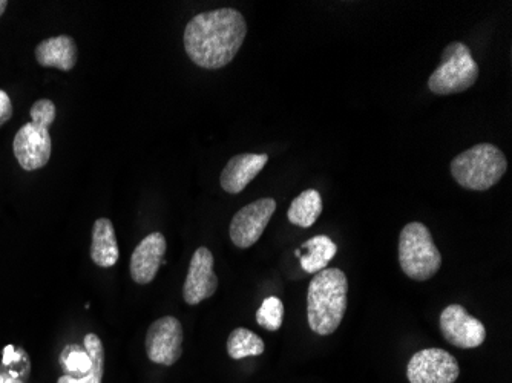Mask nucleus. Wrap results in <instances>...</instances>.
Instances as JSON below:
<instances>
[{"label": "nucleus", "mask_w": 512, "mask_h": 383, "mask_svg": "<svg viewBox=\"0 0 512 383\" xmlns=\"http://www.w3.org/2000/svg\"><path fill=\"white\" fill-rule=\"evenodd\" d=\"M247 36L243 14L218 8L192 17L184 30V50L203 69H221L237 56Z\"/></svg>", "instance_id": "1"}, {"label": "nucleus", "mask_w": 512, "mask_h": 383, "mask_svg": "<svg viewBox=\"0 0 512 383\" xmlns=\"http://www.w3.org/2000/svg\"><path fill=\"white\" fill-rule=\"evenodd\" d=\"M348 279L342 270L324 269L310 281L307 292V319L319 336L338 330L347 311Z\"/></svg>", "instance_id": "2"}, {"label": "nucleus", "mask_w": 512, "mask_h": 383, "mask_svg": "<svg viewBox=\"0 0 512 383\" xmlns=\"http://www.w3.org/2000/svg\"><path fill=\"white\" fill-rule=\"evenodd\" d=\"M56 105L51 100H37L31 106V122L17 131L13 141L14 157L25 171H37L51 158L50 126L56 120Z\"/></svg>", "instance_id": "3"}, {"label": "nucleus", "mask_w": 512, "mask_h": 383, "mask_svg": "<svg viewBox=\"0 0 512 383\" xmlns=\"http://www.w3.org/2000/svg\"><path fill=\"white\" fill-rule=\"evenodd\" d=\"M508 169V160L497 146L480 143L451 161V175L468 190H488L496 186Z\"/></svg>", "instance_id": "4"}, {"label": "nucleus", "mask_w": 512, "mask_h": 383, "mask_svg": "<svg viewBox=\"0 0 512 383\" xmlns=\"http://www.w3.org/2000/svg\"><path fill=\"white\" fill-rule=\"evenodd\" d=\"M399 264L413 281H428L442 267V255L430 230L422 223H410L399 236Z\"/></svg>", "instance_id": "5"}, {"label": "nucleus", "mask_w": 512, "mask_h": 383, "mask_svg": "<svg viewBox=\"0 0 512 383\" xmlns=\"http://www.w3.org/2000/svg\"><path fill=\"white\" fill-rule=\"evenodd\" d=\"M479 63L465 43L453 42L445 48L436 71L428 79V88L436 95L459 94L476 85Z\"/></svg>", "instance_id": "6"}, {"label": "nucleus", "mask_w": 512, "mask_h": 383, "mask_svg": "<svg viewBox=\"0 0 512 383\" xmlns=\"http://www.w3.org/2000/svg\"><path fill=\"white\" fill-rule=\"evenodd\" d=\"M459 362L442 348L417 351L407 367L410 383H454L459 379Z\"/></svg>", "instance_id": "7"}, {"label": "nucleus", "mask_w": 512, "mask_h": 383, "mask_svg": "<svg viewBox=\"0 0 512 383\" xmlns=\"http://www.w3.org/2000/svg\"><path fill=\"white\" fill-rule=\"evenodd\" d=\"M183 325L174 316L157 319L146 333V354L154 364L172 367L183 354Z\"/></svg>", "instance_id": "8"}, {"label": "nucleus", "mask_w": 512, "mask_h": 383, "mask_svg": "<svg viewBox=\"0 0 512 383\" xmlns=\"http://www.w3.org/2000/svg\"><path fill=\"white\" fill-rule=\"evenodd\" d=\"M276 210V201L273 198H261L247 204L238 210L230 223V239L238 249H249L263 236L264 230L269 226L273 213Z\"/></svg>", "instance_id": "9"}, {"label": "nucleus", "mask_w": 512, "mask_h": 383, "mask_svg": "<svg viewBox=\"0 0 512 383\" xmlns=\"http://www.w3.org/2000/svg\"><path fill=\"white\" fill-rule=\"evenodd\" d=\"M440 331L445 341L462 350L479 348L485 342L486 328L459 304L448 305L440 313Z\"/></svg>", "instance_id": "10"}, {"label": "nucleus", "mask_w": 512, "mask_h": 383, "mask_svg": "<svg viewBox=\"0 0 512 383\" xmlns=\"http://www.w3.org/2000/svg\"><path fill=\"white\" fill-rule=\"evenodd\" d=\"M214 262V255L207 247L195 250L184 281L183 298L186 304L198 305L215 295L218 276L214 272Z\"/></svg>", "instance_id": "11"}, {"label": "nucleus", "mask_w": 512, "mask_h": 383, "mask_svg": "<svg viewBox=\"0 0 512 383\" xmlns=\"http://www.w3.org/2000/svg\"><path fill=\"white\" fill-rule=\"evenodd\" d=\"M168 243L163 233H149L146 238L142 239V243L135 247L131 256V278L135 284L148 285L154 281L160 270L161 264H165V258Z\"/></svg>", "instance_id": "12"}, {"label": "nucleus", "mask_w": 512, "mask_h": 383, "mask_svg": "<svg viewBox=\"0 0 512 383\" xmlns=\"http://www.w3.org/2000/svg\"><path fill=\"white\" fill-rule=\"evenodd\" d=\"M267 163H269L267 154L235 155L234 158H230L224 171L221 172V189L226 190L227 194H240L258 177Z\"/></svg>", "instance_id": "13"}, {"label": "nucleus", "mask_w": 512, "mask_h": 383, "mask_svg": "<svg viewBox=\"0 0 512 383\" xmlns=\"http://www.w3.org/2000/svg\"><path fill=\"white\" fill-rule=\"evenodd\" d=\"M76 40L71 36L50 37L37 45L36 60L43 68L71 71L77 63Z\"/></svg>", "instance_id": "14"}, {"label": "nucleus", "mask_w": 512, "mask_h": 383, "mask_svg": "<svg viewBox=\"0 0 512 383\" xmlns=\"http://www.w3.org/2000/svg\"><path fill=\"white\" fill-rule=\"evenodd\" d=\"M119 256V243H117L114 224L108 218H99L92 226V262L102 269H109L117 264Z\"/></svg>", "instance_id": "15"}, {"label": "nucleus", "mask_w": 512, "mask_h": 383, "mask_svg": "<svg viewBox=\"0 0 512 383\" xmlns=\"http://www.w3.org/2000/svg\"><path fill=\"white\" fill-rule=\"evenodd\" d=\"M336 252H338V246L333 243L332 238L316 235L302 244L301 249L296 250L295 255L301 261L304 272L316 275L329 266V262L335 258Z\"/></svg>", "instance_id": "16"}, {"label": "nucleus", "mask_w": 512, "mask_h": 383, "mask_svg": "<svg viewBox=\"0 0 512 383\" xmlns=\"http://www.w3.org/2000/svg\"><path fill=\"white\" fill-rule=\"evenodd\" d=\"M322 213V198L318 190L307 189L290 204L287 218L293 226L309 229L318 221Z\"/></svg>", "instance_id": "17"}, {"label": "nucleus", "mask_w": 512, "mask_h": 383, "mask_svg": "<svg viewBox=\"0 0 512 383\" xmlns=\"http://www.w3.org/2000/svg\"><path fill=\"white\" fill-rule=\"evenodd\" d=\"M264 350H266V345H264L263 339L247 328H235L227 339V353L234 361L261 356Z\"/></svg>", "instance_id": "18"}, {"label": "nucleus", "mask_w": 512, "mask_h": 383, "mask_svg": "<svg viewBox=\"0 0 512 383\" xmlns=\"http://www.w3.org/2000/svg\"><path fill=\"white\" fill-rule=\"evenodd\" d=\"M85 348L92 361L91 373L80 379L63 374L57 383H102L103 373H105V348H103L102 339L94 333L86 334Z\"/></svg>", "instance_id": "19"}, {"label": "nucleus", "mask_w": 512, "mask_h": 383, "mask_svg": "<svg viewBox=\"0 0 512 383\" xmlns=\"http://www.w3.org/2000/svg\"><path fill=\"white\" fill-rule=\"evenodd\" d=\"M30 368V359L25 350L7 345L4 361L0 364V383H25Z\"/></svg>", "instance_id": "20"}, {"label": "nucleus", "mask_w": 512, "mask_h": 383, "mask_svg": "<svg viewBox=\"0 0 512 383\" xmlns=\"http://www.w3.org/2000/svg\"><path fill=\"white\" fill-rule=\"evenodd\" d=\"M60 365L68 376L80 377L88 376L92 371V361L86 348L80 345H66L65 350L60 354Z\"/></svg>", "instance_id": "21"}, {"label": "nucleus", "mask_w": 512, "mask_h": 383, "mask_svg": "<svg viewBox=\"0 0 512 383\" xmlns=\"http://www.w3.org/2000/svg\"><path fill=\"white\" fill-rule=\"evenodd\" d=\"M284 321V305L276 296L264 299L256 311V322L267 331H278Z\"/></svg>", "instance_id": "22"}, {"label": "nucleus", "mask_w": 512, "mask_h": 383, "mask_svg": "<svg viewBox=\"0 0 512 383\" xmlns=\"http://www.w3.org/2000/svg\"><path fill=\"white\" fill-rule=\"evenodd\" d=\"M11 117H13V102L10 95L0 89V126L10 122Z\"/></svg>", "instance_id": "23"}, {"label": "nucleus", "mask_w": 512, "mask_h": 383, "mask_svg": "<svg viewBox=\"0 0 512 383\" xmlns=\"http://www.w3.org/2000/svg\"><path fill=\"white\" fill-rule=\"evenodd\" d=\"M8 2L7 0H0V16L5 13V10H7Z\"/></svg>", "instance_id": "24"}]
</instances>
